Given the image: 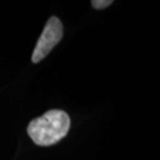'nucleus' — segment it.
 <instances>
[{
	"instance_id": "2",
	"label": "nucleus",
	"mask_w": 160,
	"mask_h": 160,
	"mask_svg": "<svg viewBox=\"0 0 160 160\" xmlns=\"http://www.w3.org/2000/svg\"><path fill=\"white\" fill-rule=\"evenodd\" d=\"M62 36L63 27L62 22L59 21L58 18L51 17L47 21L46 26L36 45L32 57H31L32 62L37 63L44 59L51 52V50L59 43Z\"/></svg>"
},
{
	"instance_id": "1",
	"label": "nucleus",
	"mask_w": 160,
	"mask_h": 160,
	"mask_svg": "<svg viewBox=\"0 0 160 160\" xmlns=\"http://www.w3.org/2000/svg\"><path fill=\"white\" fill-rule=\"evenodd\" d=\"M70 117L62 110H49L28 125L27 132L38 146H51L63 138L70 129Z\"/></svg>"
},
{
	"instance_id": "3",
	"label": "nucleus",
	"mask_w": 160,
	"mask_h": 160,
	"mask_svg": "<svg viewBox=\"0 0 160 160\" xmlns=\"http://www.w3.org/2000/svg\"><path fill=\"white\" fill-rule=\"evenodd\" d=\"M112 1L111 0H92V4L94 6L95 8H98V9H102V8H105L107 6H109Z\"/></svg>"
}]
</instances>
